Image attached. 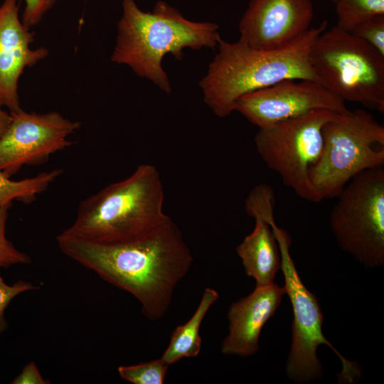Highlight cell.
I'll return each instance as SVG.
<instances>
[{"instance_id":"6","label":"cell","mask_w":384,"mask_h":384,"mask_svg":"<svg viewBox=\"0 0 384 384\" xmlns=\"http://www.w3.org/2000/svg\"><path fill=\"white\" fill-rule=\"evenodd\" d=\"M322 137L309 174L321 200L336 198L356 176L384 166V126L364 110L338 114L325 124Z\"/></svg>"},{"instance_id":"24","label":"cell","mask_w":384,"mask_h":384,"mask_svg":"<svg viewBox=\"0 0 384 384\" xmlns=\"http://www.w3.org/2000/svg\"><path fill=\"white\" fill-rule=\"evenodd\" d=\"M11 384H48L50 381L41 373L36 363L30 361L11 382Z\"/></svg>"},{"instance_id":"16","label":"cell","mask_w":384,"mask_h":384,"mask_svg":"<svg viewBox=\"0 0 384 384\" xmlns=\"http://www.w3.org/2000/svg\"><path fill=\"white\" fill-rule=\"evenodd\" d=\"M218 297L219 294L215 289L209 287L205 289L193 316L172 332L169 344L161 357L166 364L170 366L183 358L198 356L202 342L199 334L201 323Z\"/></svg>"},{"instance_id":"25","label":"cell","mask_w":384,"mask_h":384,"mask_svg":"<svg viewBox=\"0 0 384 384\" xmlns=\"http://www.w3.org/2000/svg\"><path fill=\"white\" fill-rule=\"evenodd\" d=\"M11 115L10 112L2 109V107L0 106V137L4 133L8 125L10 122Z\"/></svg>"},{"instance_id":"7","label":"cell","mask_w":384,"mask_h":384,"mask_svg":"<svg viewBox=\"0 0 384 384\" xmlns=\"http://www.w3.org/2000/svg\"><path fill=\"white\" fill-rule=\"evenodd\" d=\"M278 243L284 288L293 310L292 340L285 370L287 377L297 383H306L320 379L323 368L316 356L321 344H326L340 359L342 368L338 380L353 383L361 375L358 365L346 359L326 338L322 332L324 316L316 296L302 282L290 255L291 238L277 224L272 226Z\"/></svg>"},{"instance_id":"1","label":"cell","mask_w":384,"mask_h":384,"mask_svg":"<svg viewBox=\"0 0 384 384\" xmlns=\"http://www.w3.org/2000/svg\"><path fill=\"white\" fill-rule=\"evenodd\" d=\"M60 250L139 302L151 320L167 312L177 284L187 274L193 255L171 218L150 233L120 243H98L59 233Z\"/></svg>"},{"instance_id":"20","label":"cell","mask_w":384,"mask_h":384,"mask_svg":"<svg viewBox=\"0 0 384 384\" xmlns=\"http://www.w3.org/2000/svg\"><path fill=\"white\" fill-rule=\"evenodd\" d=\"M11 205L0 206V269H8L14 265L32 262L31 257L17 249L7 238L6 228Z\"/></svg>"},{"instance_id":"12","label":"cell","mask_w":384,"mask_h":384,"mask_svg":"<svg viewBox=\"0 0 384 384\" xmlns=\"http://www.w3.org/2000/svg\"><path fill=\"white\" fill-rule=\"evenodd\" d=\"M313 18L311 0H250L238 41L255 49H276L306 31Z\"/></svg>"},{"instance_id":"19","label":"cell","mask_w":384,"mask_h":384,"mask_svg":"<svg viewBox=\"0 0 384 384\" xmlns=\"http://www.w3.org/2000/svg\"><path fill=\"white\" fill-rule=\"evenodd\" d=\"M169 365L161 358L130 366H121L117 370L120 377L134 384H162Z\"/></svg>"},{"instance_id":"14","label":"cell","mask_w":384,"mask_h":384,"mask_svg":"<svg viewBox=\"0 0 384 384\" xmlns=\"http://www.w3.org/2000/svg\"><path fill=\"white\" fill-rule=\"evenodd\" d=\"M284 287L272 283L233 303L228 311L229 333L221 345L225 355L250 356L259 351L261 331L278 309Z\"/></svg>"},{"instance_id":"21","label":"cell","mask_w":384,"mask_h":384,"mask_svg":"<svg viewBox=\"0 0 384 384\" xmlns=\"http://www.w3.org/2000/svg\"><path fill=\"white\" fill-rule=\"evenodd\" d=\"M40 289L41 287L38 284L23 279L9 284L6 283L0 274V335L8 328L5 312L11 301L24 292L39 290Z\"/></svg>"},{"instance_id":"3","label":"cell","mask_w":384,"mask_h":384,"mask_svg":"<svg viewBox=\"0 0 384 384\" xmlns=\"http://www.w3.org/2000/svg\"><path fill=\"white\" fill-rule=\"evenodd\" d=\"M220 39L216 23L188 20L164 1L157 2L152 12H144L134 0H123L111 60L129 66L170 94L171 82L161 63L164 57L171 54L181 60L185 48L215 49Z\"/></svg>"},{"instance_id":"17","label":"cell","mask_w":384,"mask_h":384,"mask_svg":"<svg viewBox=\"0 0 384 384\" xmlns=\"http://www.w3.org/2000/svg\"><path fill=\"white\" fill-rule=\"evenodd\" d=\"M63 172L55 169L22 180H12L0 171V206L12 205L14 200L30 203L48 189Z\"/></svg>"},{"instance_id":"13","label":"cell","mask_w":384,"mask_h":384,"mask_svg":"<svg viewBox=\"0 0 384 384\" xmlns=\"http://www.w3.org/2000/svg\"><path fill=\"white\" fill-rule=\"evenodd\" d=\"M34 33L18 15L17 0H4L0 6V106L20 110L18 80L25 68L46 58L45 48L32 49Z\"/></svg>"},{"instance_id":"9","label":"cell","mask_w":384,"mask_h":384,"mask_svg":"<svg viewBox=\"0 0 384 384\" xmlns=\"http://www.w3.org/2000/svg\"><path fill=\"white\" fill-rule=\"evenodd\" d=\"M330 227L340 247L367 268L384 265V169L353 178L336 197Z\"/></svg>"},{"instance_id":"4","label":"cell","mask_w":384,"mask_h":384,"mask_svg":"<svg viewBox=\"0 0 384 384\" xmlns=\"http://www.w3.org/2000/svg\"><path fill=\"white\" fill-rule=\"evenodd\" d=\"M164 189L159 172L139 165L127 178L82 201L65 235L105 244L139 238L171 218L164 212Z\"/></svg>"},{"instance_id":"5","label":"cell","mask_w":384,"mask_h":384,"mask_svg":"<svg viewBox=\"0 0 384 384\" xmlns=\"http://www.w3.org/2000/svg\"><path fill=\"white\" fill-rule=\"evenodd\" d=\"M309 62L319 82L344 102L384 112V55L334 26L316 40Z\"/></svg>"},{"instance_id":"23","label":"cell","mask_w":384,"mask_h":384,"mask_svg":"<svg viewBox=\"0 0 384 384\" xmlns=\"http://www.w3.org/2000/svg\"><path fill=\"white\" fill-rule=\"evenodd\" d=\"M21 1L25 4L21 21L26 26L30 28L41 21L55 2V0Z\"/></svg>"},{"instance_id":"10","label":"cell","mask_w":384,"mask_h":384,"mask_svg":"<svg viewBox=\"0 0 384 384\" xmlns=\"http://www.w3.org/2000/svg\"><path fill=\"white\" fill-rule=\"evenodd\" d=\"M10 115L0 137V171L10 178L23 166L43 164L50 155L71 146L68 137L81 126L58 112L38 114L21 109Z\"/></svg>"},{"instance_id":"8","label":"cell","mask_w":384,"mask_h":384,"mask_svg":"<svg viewBox=\"0 0 384 384\" xmlns=\"http://www.w3.org/2000/svg\"><path fill=\"white\" fill-rule=\"evenodd\" d=\"M338 114L314 110L259 128L255 136V148L262 160L302 199L314 203L322 201L309 174L322 151V129Z\"/></svg>"},{"instance_id":"15","label":"cell","mask_w":384,"mask_h":384,"mask_svg":"<svg viewBox=\"0 0 384 384\" xmlns=\"http://www.w3.org/2000/svg\"><path fill=\"white\" fill-rule=\"evenodd\" d=\"M252 232L236 247L246 274L252 277L256 287L274 283L281 268L278 243L270 225L260 216H254Z\"/></svg>"},{"instance_id":"26","label":"cell","mask_w":384,"mask_h":384,"mask_svg":"<svg viewBox=\"0 0 384 384\" xmlns=\"http://www.w3.org/2000/svg\"><path fill=\"white\" fill-rule=\"evenodd\" d=\"M331 1H333V2L334 3L336 0H331Z\"/></svg>"},{"instance_id":"2","label":"cell","mask_w":384,"mask_h":384,"mask_svg":"<svg viewBox=\"0 0 384 384\" xmlns=\"http://www.w3.org/2000/svg\"><path fill=\"white\" fill-rule=\"evenodd\" d=\"M327 26V21H324L272 50L255 49L239 41L229 43L221 38L206 75L199 82L204 102L218 117H225L235 111L236 101L247 93L288 79L319 82L309 53Z\"/></svg>"},{"instance_id":"11","label":"cell","mask_w":384,"mask_h":384,"mask_svg":"<svg viewBox=\"0 0 384 384\" xmlns=\"http://www.w3.org/2000/svg\"><path fill=\"white\" fill-rule=\"evenodd\" d=\"M317 110L350 111L343 100L311 80H284L243 95L235 104V111L259 128Z\"/></svg>"},{"instance_id":"18","label":"cell","mask_w":384,"mask_h":384,"mask_svg":"<svg viewBox=\"0 0 384 384\" xmlns=\"http://www.w3.org/2000/svg\"><path fill=\"white\" fill-rule=\"evenodd\" d=\"M334 4L336 26L347 32L374 16L384 15V0H336Z\"/></svg>"},{"instance_id":"22","label":"cell","mask_w":384,"mask_h":384,"mask_svg":"<svg viewBox=\"0 0 384 384\" xmlns=\"http://www.w3.org/2000/svg\"><path fill=\"white\" fill-rule=\"evenodd\" d=\"M384 55V15H378L361 23L351 32Z\"/></svg>"}]
</instances>
